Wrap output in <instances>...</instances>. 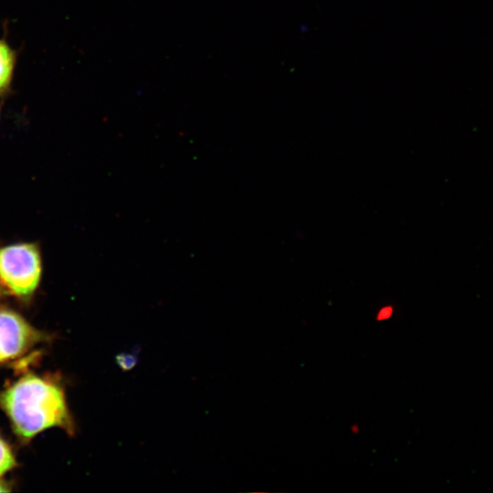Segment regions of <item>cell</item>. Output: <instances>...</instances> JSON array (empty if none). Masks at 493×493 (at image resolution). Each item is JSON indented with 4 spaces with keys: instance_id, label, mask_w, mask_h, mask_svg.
Listing matches in <instances>:
<instances>
[{
    "instance_id": "obj_3",
    "label": "cell",
    "mask_w": 493,
    "mask_h": 493,
    "mask_svg": "<svg viewBox=\"0 0 493 493\" xmlns=\"http://www.w3.org/2000/svg\"><path fill=\"white\" fill-rule=\"evenodd\" d=\"M42 339L22 316L0 307V365L22 356Z\"/></svg>"
},
{
    "instance_id": "obj_8",
    "label": "cell",
    "mask_w": 493,
    "mask_h": 493,
    "mask_svg": "<svg viewBox=\"0 0 493 493\" xmlns=\"http://www.w3.org/2000/svg\"><path fill=\"white\" fill-rule=\"evenodd\" d=\"M10 488L7 485V483L4 482L3 480H0V492H8L10 491Z\"/></svg>"
},
{
    "instance_id": "obj_4",
    "label": "cell",
    "mask_w": 493,
    "mask_h": 493,
    "mask_svg": "<svg viewBox=\"0 0 493 493\" xmlns=\"http://www.w3.org/2000/svg\"><path fill=\"white\" fill-rule=\"evenodd\" d=\"M15 66V53L9 46L0 40V93L10 85Z\"/></svg>"
},
{
    "instance_id": "obj_2",
    "label": "cell",
    "mask_w": 493,
    "mask_h": 493,
    "mask_svg": "<svg viewBox=\"0 0 493 493\" xmlns=\"http://www.w3.org/2000/svg\"><path fill=\"white\" fill-rule=\"evenodd\" d=\"M42 274L39 247L35 243L0 246V287L13 296L28 300L37 288Z\"/></svg>"
},
{
    "instance_id": "obj_1",
    "label": "cell",
    "mask_w": 493,
    "mask_h": 493,
    "mask_svg": "<svg viewBox=\"0 0 493 493\" xmlns=\"http://www.w3.org/2000/svg\"><path fill=\"white\" fill-rule=\"evenodd\" d=\"M0 407L23 441L51 427L75 433L64 391L51 379L32 373L21 377L0 393Z\"/></svg>"
},
{
    "instance_id": "obj_10",
    "label": "cell",
    "mask_w": 493,
    "mask_h": 493,
    "mask_svg": "<svg viewBox=\"0 0 493 493\" xmlns=\"http://www.w3.org/2000/svg\"><path fill=\"white\" fill-rule=\"evenodd\" d=\"M2 291H3V289H2V288L0 287V297H1V295H2Z\"/></svg>"
},
{
    "instance_id": "obj_9",
    "label": "cell",
    "mask_w": 493,
    "mask_h": 493,
    "mask_svg": "<svg viewBox=\"0 0 493 493\" xmlns=\"http://www.w3.org/2000/svg\"><path fill=\"white\" fill-rule=\"evenodd\" d=\"M351 431L354 434V435H357L359 434L360 432V427L358 425H351V427H350Z\"/></svg>"
},
{
    "instance_id": "obj_5",
    "label": "cell",
    "mask_w": 493,
    "mask_h": 493,
    "mask_svg": "<svg viewBox=\"0 0 493 493\" xmlns=\"http://www.w3.org/2000/svg\"><path fill=\"white\" fill-rule=\"evenodd\" d=\"M16 466L15 456L10 446L0 436V477Z\"/></svg>"
},
{
    "instance_id": "obj_6",
    "label": "cell",
    "mask_w": 493,
    "mask_h": 493,
    "mask_svg": "<svg viewBox=\"0 0 493 493\" xmlns=\"http://www.w3.org/2000/svg\"><path fill=\"white\" fill-rule=\"evenodd\" d=\"M138 353L135 352H122L116 355L117 365L122 371H130L135 367L138 362Z\"/></svg>"
},
{
    "instance_id": "obj_7",
    "label": "cell",
    "mask_w": 493,
    "mask_h": 493,
    "mask_svg": "<svg viewBox=\"0 0 493 493\" xmlns=\"http://www.w3.org/2000/svg\"><path fill=\"white\" fill-rule=\"evenodd\" d=\"M393 314V307L391 305L381 308L375 316V320L383 321L390 319Z\"/></svg>"
}]
</instances>
